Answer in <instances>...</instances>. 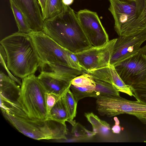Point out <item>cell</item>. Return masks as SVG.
<instances>
[{
  "label": "cell",
  "mask_w": 146,
  "mask_h": 146,
  "mask_svg": "<svg viewBox=\"0 0 146 146\" xmlns=\"http://www.w3.org/2000/svg\"><path fill=\"white\" fill-rule=\"evenodd\" d=\"M43 31L64 48L76 53L92 46L82 29L76 13L69 6L44 21Z\"/></svg>",
  "instance_id": "obj_1"
},
{
  "label": "cell",
  "mask_w": 146,
  "mask_h": 146,
  "mask_svg": "<svg viewBox=\"0 0 146 146\" xmlns=\"http://www.w3.org/2000/svg\"><path fill=\"white\" fill-rule=\"evenodd\" d=\"M7 58V66L15 76L22 79L34 74L41 61L29 34L18 32L0 42Z\"/></svg>",
  "instance_id": "obj_2"
},
{
  "label": "cell",
  "mask_w": 146,
  "mask_h": 146,
  "mask_svg": "<svg viewBox=\"0 0 146 146\" xmlns=\"http://www.w3.org/2000/svg\"><path fill=\"white\" fill-rule=\"evenodd\" d=\"M2 112L6 119L27 137L37 140L67 139V129L65 122L50 119L30 118L17 105L10 108L8 113Z\"/></svg>",
  "instance_id": "obj_3"
},
{
  "label": "cell",
  "mask_w": 146,
  "mask_h": 146,
  "mask_svg": "<svg viewBox=\"0 0 146 146\" xmlns=\"http://www.w3.org/2000/svg\"><path fill=\"white\" fill-rule=\"evenodd\" d=\"M20 94L17 104L29 117L45 120L48 119L46 92L38 77L34 74L22 79Z\"/></svg>",
  "instance_id": "obj_4"
},
{
  "label": "cell",
  "mask_w": 146,
  "mask_h": 146,
  "mask_svg": "<svg viewBox=\"0 0 146 146\" xmlns=\"http://www.w3.org/2000/svg\"><path fill=\"white\" fill-rule=\"evenodd\" d=\"M29 34L41 62L58 64L84 71L71 59L67 50L43 31H31Z\"/></svg>",
  "instance_id": "obj_5"
},
{
  "label": "cell",
  "mask_w": 146,
  "mask_h": 146,
  "mask_svg": "<svg viewBox=\"0 0 146 146\" xmlns=\"http://www.w3.org/2000/svg\"><path fill=\"white\" fill-rule=\"evenodd\" d=\"M96 109L102 116L111 117L126 113L136 117L146 125V104L138 100H127L119 96H95Z\"/></svg>",
  "instance_id": "obj_6"
},
{
  "label": "cell",
  "mask_w": 146,
  "mask_h": 146,
  "mask_svg": "<svg viewBox=\"0 0 146 146\" xmlns=\"http://www.w3.org/2000/svg\"><path fill=\"white\" fill-rule=\"evenodd\" d=\"M117 38L99 46H92L74 53L86 72L100 69L110 64L111 56Z\"/></svg>",
  "instance_id": "obj_7"
},
{
  "label": "cell",
  "mask_w": 146,
  "mask_h": 146,
  "mask_svg": "<svg viewBox=\"0 0 146 146\" xmlns=\"http://www.w3.org/2000/svg\"><path fill=\"white\" fill-rule=\"evenodd\" d=\"M114 66L126 84L146 83V55L139 51Z\"/></svg>",
  "instance_id": "obj_8"
},
{
  "label": "cell",
  "mask_w": 146,
  "mask_h": 146,
  "mask_svg": "<svg viewBox=\"0 0 146 146\" xmlns=\"http://www.w3.org/2000/svg\"><path fill=\"white\" fill-rule=\"evenodd\" d=\"M79 23L92 46L103 45L109 41L108 35L96 12L85 9L76 13Z\"/></svg>",
  "instance_id": "obj_9"
},
{
  "label": "cell",
  "mask_w": 146,
  "mask_h": 146,
  "mask_svg": "<svg viewBox=\"0 0 146 146\" xmlns=\"http://www.w3.org/2000/svg\"><path fill=\"white\" fill-rule=\"evenodd\" d=\"M146 41V32L117 38L111 56L110 64L114 66L139 52L142 44Z\"/></svg>",
  "instance_id": "obj_10"
},
{
  "label": "cell",
  "mask_w": 146,
  "mask_h": 146,
  "mask_svg": "<svg viewBox=\"0 0 146 146\" xmlns=\"http://www.w3.org/2000/svg\"><path fill=\"white\" fill-rule=\"evenodd\" d=\"M9 0L12 1L24 15L32 31H43L44 21L37 0Z\"/></svg>",
  "instance_id": "obj_11"
},
{
  "label": "cell",
  "mask_w": 146,
  "mask_h": 146,
  "mask_svg": "<svg viewBox=\"0 0 146 146\" xmlns=\"http://www.w3.org/2000/svg\"><path fill=\"white\" fill-rule=\"evenodd\" d=\"M38 77L46 93L60 96L71 85L72 80L50 72L41 71Z\"/></svg>",
  "instance_id": "obj_12"
},
{
  "label": "cell",
  "mask_w": 146,
  "mask_h": 146,
  "mask_svg": "<svg viewBox=\"0 0 146 146\" xmlns=\"http://www.w3.org/2000/svg\"><path fill=\"white\" fill-rule=\"evenodd\" d=\"M136 15L127 28L123 36L136 35L146 32V0H137Z\"/></svg>",
  "instance_id": "obj_13"
},
{
  "label": "cell",
  "mask_w": 146,
  "mask_h": 146,
  "mask_svg": "<svg viewBox=\"0 0 146 146\" xmlns=\"http://www.w3.org/2000/svg\"><path fill=\"white\" fill-rule=\"evenodd\" d=\"M21 90V88L15 81L1 71L0 99L11 102H16Z\"/></svg>",
  "instance_id": "obj_14"
},
{
  "label": "cell",
  "mask_w": 146,
  "mask_h": 146,
  "mask_svg": "<svg viewBox=\"0 0 146 146\" xmlns=\"http://www.w3.org/2000/svg\"><path fill=\"white\" fill-rule=\"evenodd\" d=\"M41 71L50 72L57 75L72 80L84 72L61 64L41 62L39 66Z\"/></svg>",
  "instance_id": "obj_15"
},
{
  "label": "cell",
  "mask_w": 146,
  "mask_h": 146,
  "mask_svg": "<svg viewBox=\"0 0 146 146\" xmlns=\"http://www.w3.org/2000/svg\"><path fill=\"white\" fill-rule=\"evenodd\" d=\"M11 9L18 28V32L29 34L32 31L26 17L21 10L11 0H9Z\"/></svg>",
  "instance_id": "obj_16"
},
{
  "label": "cell",
  "mask_w": 146,
  "mask_h": 146,
  "mask_svg": "<svg viewBox=\"0 0 146 146\" xmlns=\"http://www.w3.org/2000/svg\"><path fill=\"white\" fill-rule=\"evenodd\" d=\"M48 119L65 123L68 121L69 115L61 97L50 110Z\"/></svg>",
  "instance_id": "obj_17"
},
{
  "label": "cell",
  "mask_w": 146,
  "mask_h": 146,
  "mask_svg": "<svg viewBox=\"0 0 146 146\" xmlns=\"http://www.w3.org/2000/svg\"><path fill=\"white\" fill-rule=\"evenodd\" d=\"M64 6L62 0H46L45 8L42 13L44 20L50 19L60 13Z\"/></svg>",
  "instance_id": "obj_18"
},
{
  "label": "cell",
  "mask_w": 146,
  "mask_h": 146,
  "mask_svg": "<svg viewBox=\"0 0 146 146\" xmlns=\"http://www.w3.org/2000/svg\"><path fill=\"white\" fill-rule=\"evenodd\" d=\"M70 89H68L61 96L69 115L68 121H72L76 117L78 103Z\"/></svg>",
  "instance_id": "obj_19"
},
{
  "label": "cell",
  "mask_w": 146,
  "mask_h": 146,
  "mask_svg": "<svg viewBox=\"0 0 146 146\" xmlns=\"http://www.w3.org/2000/svg\"><path fill=\"white\" fill-rule=\"evenodd\" d=\"M70 88L77 102L85 97H93L98 96L97 93L95 90V86H78L71 84Z\"/></svg>",
  "instance_id": "obj_20"
},
{
  "label": "cell",
  "mask_w": 146,
  "mask_h": 146,
  "mask_svg": "<svg viewBox=\"0 0 146 146\" xmlns=\"http://www.w3.org/2000/svg\"><path fill=\"white\" fill-rule=\"evenodd\" d=\"M95 90L98 96H119V92L111 84L99 80L94 79Z\"/></svg>",
  "instance_id": "obj_21"
},
{
  "label": "cell",
  "mask_w": 146,
  "mask_h": 146,
  "mask_svg": "<svg viewBox=\"0 0 146 146\" xmlns=\"http://www.w3.org/2000/svg\"><path fill=\"white\" fill-rule=\"evenodd\" d=\"M72 136L78 140L90 139L96 134L94 131H89L78 123L73 125L71 131Z\"/></svg>",
  "instance_id": "obj_22"
},
{
  "label": "cell",
  "mask_w": 146,
  "mask_h": 146,
  "mask_svg": "<svg viewBox=\"0 0 146 146\" xmlns=\"http://www.w3.org/2000/svg\"><path fill=\"white\" fill-rule=\"evenodd\" d=\"M71 84L78 86H95L94 79L92 76L86 72L73 78Z\"/></svg>",
  "instance_id": "obj_23"
},
{
  "label": "cell",
  "mask_w": 146,
  "mask_h": 146,
  "mask_svg": "<svg viewBox=\"0 0 146 146\" xmlns=\"http://www.w3.org/2000/svg\"><path fill=\"white\" fill-rule=\"evenodd\" d=\"M132 91L137 100L146 104V83L131 86Z\"/></svg>",
  "instance_id": "obj_24"
},
{
  "label": "cell",
  "mask_w": 146,
  "mask_h": 146,
  "mask_svg": "<svg viewBox=\"0 0 146 146\" xmlns=\"http://www.w3.org/2000/svg\"><path fill=\"white\" fill-rule=\"evenodd\" d=\"M84 115L88 121L91 124L93 128L96 129L98 130L101 125L106 122L101 120L92 112L86 113Z\"/></svg>",
  "instance_id": "obj_25"
},
{
  "label": "cell",
  "mask_w": 146,
  "mask_h": 146,
  "mask_svg": "<svg viewBox=\"0 0 146 146\" xmlns=\"http://www.w3.org/2000/svg\"><path fill=\"white\" fill-rule=\"evenodd\" d=\"M0 62L6 71L7 72L8 76L12 80H14L20 85H21L22 82L20 81L19 79L14 76L10 72V71L8 69L7 66V58L5 50L3 46L0 45Z\"/></svg>",
  "instance_id": "obj_26"
},
{
  "label": "cell",
  "mask_w": 146,
  "mask_h": 146,
  "mask_svg": "<svg viewBox=\"0 0 146 146\" xmlns=\"http://www.w3.org/2000/svg\"><path fill=\"white\" fill-rule=\"evenodd\" d=\"M61 97L54 94L46 93L45 100L48 115L50 110Z\"/></svg>",
  "instance_id": "obj_27"
},
{
  "label": "cell",
  "mask_w": 146,
  "mask_h": 146,
  "mask_svg": "<svg viewBox=\"0 0 146 146\" xmlns=\"http://www.w3.org/2000/svg\"><path fill=\"white\" fill-rule=\"evenodd\" d=\"M98 133L103 137H109L111 133V128L110 125L106 122L98 128Z\"/></svg>",
  "instance_id": "obj_28"
},
{
  "label": "cell",
  "mask_w": 146,
  "mask_h": 146,
  "mask_svg": "<svg viewBox=\"0 0 146 146\" xmlns=\"http://www.w3.org/2000/svg\"><path fill=\"white\" fill-rule=\"evenodd\" d=\"M114 119L115 122V125L111 129L113 132L115 133H119L121 130V127L119 125V121L117 117H115Z\"/></svg>",
  "instance_id": "obj_29"
},
{
  "label": "cell",
  "mask_w": 146,
  "mask_h": 146,
  "mask_svg": "<svg viewBox=\"0 0 146 146\" xmlns=\"http://www.w3.org/2000/svg\"><path fill=\"white\" fill-rule=\"evenodd\" d=\"M41 9L42 14L43 13L45 7L46 0H37Z\"/></svg>",
  "instance_id": "obj_30"
},
{
  "label": "cell",
  "mask_w": 146,
  "mask_h": 146,
  "mask_svg": "<svg viewBox=\"0 0 146 146\" xmlns=\"http://www.w3.org/2000/svg\"><path fill=\"white\" fill-rule=\"evenodd\" d=\"M74 0H62L64 5L70 6L73 3Z\"/></svg>",
  "instance_id": "obj_31"
},
{
  "label": "cell",
  "mask_w": 146,
  "mask_h": 146,
  "mask_svg": "<svg viewBox=\"0 0 146 146\" xmlns=\"http://www.w3.org/2000/svg\"><path fill=\"white\" fill-rule=\"evenodd\" d=\"M140 52L146 55V44L141 48Z\"/></svg>",
  "instance_id": "obj_32"
},
{
  "label": "cell",
  "mask_w": 146,
  "mask_h": 146,
  "mask_svg": "<svg viewBox=\"0 0 146 146\" xmlns=\"http://www.w3.org/2000/svg\"><path fill=\"white\" fill-rule=\"evenodd\" d=\"M125 0V1H134L135 0Z\"/></svg>",
  "instance_id": "obj_33"
}]
</instances>
